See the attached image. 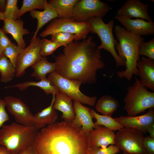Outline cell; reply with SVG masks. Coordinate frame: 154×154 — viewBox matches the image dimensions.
<instances>
[{
  "instance_id": "obj_42",
  "label": "cell",
  "mask_w": 154,
  "mask_h": 154,
  "mask_svg": "<svg viewBox=\"0 0 154 154\" xmlns=\"http://www.w3.org/2000/svg\"><path fill=\"white\" fill-rule=\"evenodd\" d=\"M149 134L150 136L151 137L154 138V125L150 126L148 128L147 131Z\"/></svg>"
},
{
  "instance_id": "obj_32",
  "label": "cell",
  "mask_w": 154,
  "mask_h": 154,
  "mask_svg": "<svg viewBox=\"0 0 154 154\" xmlns=\"http://www.w3.org/2000/svg\"><path fill=\"white\" fill-rule=\"evenodd\" d=\"M51 40L53 42L62 44L64 46L71 42L78 41L77 36L74 34L59 32L51 35Z\"/></svg>"
},
{
  "instance_id": "obj_9",
  "label": "cell",
  "mask_w": 154,
  "mask_h": 154,
  "mask_svg": "<svg viewBox=\"0 0 154 154\" xmlns=\"http://www.w3.org/2000/svg\"><path fill=\"white\" fill-rule=\"evenodd\" d=\"M143 134L141 131L124 127L115 134V145L127 154H147L143 145Z\"/></svg>"
},
{
  "instance_id": "obj_41",
  "label": "cell",
  "mask_w": 154,
  "mask_h": 154,
  "mask_svg": "<svg viewBox=\"0 0 154 154\" xmlns=\"http://www.w3.org/2000/svg\"><path fill=\"white\" fill-rule=\"evenodd\" d=\"M7 1L0 0V11L3 13L4 12L6 5L7 4Z\"/></svg>"
},
{
  "instance_id": "obj_37",
  "label": "cell",
  "mask_w": 154,
  "mask_h": 154,
  "mask_svg": "<svg viewBox=\"0 0 154 154\" xmlns=\"http://www.w3.org/2000/svg\"><path fill=\"white\" fill-rule=\"evenodd\" d=\"M5 104L4 100L0 99V129L4 123L10 120L5 109Z\"/></svg>"
},
{
  "instance_id": "obj_38",
  "label": "cell",
  "mask_w": 154,
  "mask_h": 154,
  "mask_svg": "<svg viewBox=\"0 0 154 154\" xmlns=\"http://www.w3.org/2000/svg\"><path fill=\"white\" fill-rule=\"evenodd\" d=\"M12 42L0 28V48L3 51Z\"/></svg>"
},
{
  "instance_id": "obj_39",
  "label": "cell",
  "mask_w": 154,
  "mask_h": 154,
  "mask_svg": "<svg viewBox=\"0 0 154 154\" xmlns=\"http://www.w3.org/2000/svg\"><path fill=\"white\" fill-rule=\"evenodd\" d=\"M19 154H36L34 145L23 150Z\"/></svg>"
},
{
  "instance_id": "obj_13",
  "label": "cell",
  "mask_w": 154,
  "mask_h": 154,
  "mask_svg": "<svg viewBox=\"0 0 154 154\" xmlns=\"http://www.w3.org/2000/svg\"><path fill=\"white\" fill-rule=\"evenodd\" d=\"M149 6L140 0H127L117 10L116 15L129 19L139 18L152 21L148 13Z\"/></svg>"
},
{
  "instance_id": "obj_21",
  "label": "cell",
  "mask_w": 154,
  "mask_h": 154,
  "mask_svg": "<svg viewBox=\"0 0 154 154\" xmlns=\"http://www.w3.org/2000/svg\"><path fill=\"white\" fill-rule=\"evenodd\" d=\"M53 108L62 112L64 121L71 122L75 118L72 100L62 92H59L55 94Z\"/></svg>"
},
{
  "instance_id": "obj_44",
  "label": "cell",
  "mask_w": 154,
  "mask_h": 154,
  "mask_svg": "<svg viewBox=\"0 0 154 154\" xmlns=\"http://www.w3.org/2000/svg\"><path fill=\"white\" fill-rule=\"evenodd\" d=\"M3 50L1 49L0 48V58L3 55Z\"/></svg>"
},
{
  "instance_id": "obj_11",
  "label": "cell",
  "mask_w": 154,
  "mask_h": 154,
  "mask_svg": "<svg viewBox=\"0 0 154 154\" xmlns=\"http://www.w3.org/2000/svg\"><path fill=\"white\" fill-rule=\"evenodd\" d=\"M42 42L39 37L31 39L29 46L21 51L17 62L16 76L19 77L23 75L27 68L31 67L42 58L40 54Z\"/></svg>"
},
{
  "instance_id": "obj_5",
  "label": "cell",
  "mask_w": 154,
  "mask_h": 154,
  "mask_svg": "<svg viewBox=\"0 0 154 154\" xmlns=\"http://www.w3.org/2000/svg\"><path fill=\"white\" fill-rule=\"evenodd\" d=\"M124 109L128 116H133L154 107V92L149 91L136 78L133 85L127 88L123 99Z\"/></svg>"
},
{
  "instance_id": "obj_20",
  "label": "cell",
  "mask_w": 154,
  "mask_h": 154,
  "mask_svg": "<svg viewBox=\"0 0 154 154\" xmlns=\"http://www.w3.org/2000/svg\"><path fill=\"white\" fill-rule=\"evenodd\" d=\"M55 95H52L50 105L35 115L33 121V126L37 130L44 127L45 126L56 122L58 116L56 110L53 108L55 99Z\"/></svg>"
},
{
  "instance_id": "obj_2",
  "label": "cell",
  "mask_w": 154,
  "mask_h": 154,
  "mask_svg": "<svg viewBox=\"0 0 154 154\" xmlns=\"http://www.w3.org/2000/svg\"><path fill=\"white\" fill-rule=\"evenodd\" d=\"M33 145L36 154H89L87 135L70 122L48 125L38 132Z\"/></svg>"
},
{
  "instance_id": "obj_23",
  "label": "cell",
  "mask_w": 154,
  "mask_h": 154,
  "mask_svg": "<svg viewBox=\"0 0 154 154\" xmlns=\"http://www.w3.org/2000/svg\"><path fill=\"white\" fill-rule=\"evenodd\" d=\"M78 0H50L48 2L56 12L58 18L73 19L74 7Z\"/></svg>"
},
{
  "instance_id": "obj_8",
  "label": "cell",
  "mask_w": 154,
  "mask_h": 154,
  "mask_svg": "<svg viewBox=\"0 0 154 154\" xmlns=\"http://www.w3.org/2000/svg\"><path fill=\"white\" fill-rule=\"evenodd\" d=\"M61 32L74 34L77 36L78 41L83 40L90 32V26L88 22H78L73 19L57 18L52 20L39 35L44 38Z\"/></svg>"
},
{
  "instance_id": "obj_3",
  "label": "cell",
  "mask_w": 154,
  "mask_h": 154,
  "mask_svg": "<svg viewBox=\"0 0 154 154\" xmlns=\"http://www.w3.org/2000/svg\"><path fill=\"white\" fill-rule=\"evenodd\" d=\"M116 37L119 42L115 46L120 58L125 64V69L118 71L117 74L120 78H125L130 81L133 75L137 76L136 64L140 59L138 48L144 38L127 31L124 27L117 25L114 27Z\"/></svg>"
},
{
  "instance_id": "obj_26",
  "label": "cell",
  "mask_w": 154,
  "mask_h": 154,
  "mask_svg": "<svg viewBox=\"0 0 154 154\" xmlns=\"http://www.w3.org/2000/svg\"><path fill=\"white\" fill-rule=\"evenodd\" d=\"M118 101L109 95L102 96L96 105V110L102 115L111 116L119 107Z\"/></svg>"
},
{
  "instance_id": "obj_35",
  "label": "cell",
  "mask_w": 154,
  "mask_h": 154,
  "mask_svg": "<svg viewBox=\"0 0 154 154\" xmlns=\"http://www.w3.org/2000/svg\"><path fill=\"white\" fill-rule=\"evenodd\" d=\"M120 150L115 145H111L105 148L89 147V154H117Z\"/></svg>"
},
{
  "instance_id": "obj_28",
  "label": "cell",
  "mask_w": 154,
  "mask_h": 154,
  "mask_svg": "<svg viewBox=\"0 0 154 154\" xmlns=\"http://www.w3.org/2000/svg\"><path fill=\"white\" fill-rule=\"evenodd\" d=\"M0 73L1 81L3 82L11 81L15 76V68L3 55L0 58Z\"/></svg>"
},
{
  "instance_id": "obj_22",
  "label": "cell",
  "mask_w": 154,
  "mask_h": 154,
  "mask_svg": "<svg viewBox=\"0 0 154 154\" xmlns=\"http://www.w3.org/2000/svg\"><path fill=\"white\" fill-rule=\"evenodd\" d=\"M30 15L37 20L36 29L32 39H35L41 28L46 23L58 17V15L53 8L48 2L46 4L42 11L35 10L30 11Z\"/></svg>"
},
{
  "instance_id": "obj_31",
  "label": "cell",
  "mask_w": 154,
  "mask_h": 154,
  "mask_svg": "<svg viewBox=\"0 0 154 154\" xmlns=\"http://www.w3.org/2000/svg\"><path fill=\"white\" fill-rule=\"evenodd\" d=\"M23 49L11 42L4 50L3 54L15 68L18 56Z\"/></svg>"
},
{
  "instance_id": "obj_43",
  "label": "cell",
  "mask_w": 154,
  "mask_h": 154,
  "mask_svg": "<svg viewBox=\"0 0 154 154\" xmlns=\"http://www.w3.org/2000/svg\"><path fill=\"white\" fill-rule=\"evenodd\" d=\"M0 20H3L4 21V19L3 17V13H2L0 11Z\"/></svg>"
},
{
  "instance_id": "obj_6",
  "label": "cell",
  "mask_w": 154,
  "mask_h": 154,
  "mask_svg": "<svg viewBox=\"0 0 154 154\" xmlns=\"http://www.w3.org/2000/svg\"><path fill=\"white\" fill-rule=\"evenodd\" d=\"M90 28V32L96 34L100 38L101 44L97 47L100 50L103 49L110 53L114 58L117 67L125 66L124 62L119 57L115 48L118 42L114 37L113 30L114 27V21H110L105 23L103 18L94 17L88 21Z\"/></svg>"
},
{
  "instance_id": "obj_7",
  "label": "cell",
  "mask_w": 154,
  "mask_h": 154,
  "mask_svg": "<svg viewBox=\"0 0 154 154\" xmlns=\"http://www.w3.org/2000/svg\"><path fill=\"white\" fill-rule=\"evenodd\" d=\"M47 78L56 87L59 92L64 94L72 100L90 106L95 104L97 100L96 96H87L80 91V87L82 84L81 82L64 77L56 71L50 74Z\"/></svg>"
},
{
  "instance_id": "obj_17",
  "label": "cell",
  "mask_w": 154,
  "mask_h": 154,
  "mask_svg": "<svg viewBox=\"0 0 154 154\" xmlns=\"http://www.w3.org/2000/svg\"><path fill=\"white\" fill-rule=\"evenodd\" d=\"M115 134L113 131L101 125L95 126L87 135L90 147L105 148L115 144Z\"/></svg>"
},
{
  "instance_id": "obj_4",
  "label": "cell",
  "mask_w": 154,
  "mask_h": 154,
  "mask_svg": "<svg viewBox=\"0 0 154 154\" xmlns=\"http://www.w3.org/2000/svg\"><path fill=\"white\" fill-rule=\"evenodd\" d=\"M38 131L33 126L13 122L3 125L0 129V145L4 146L13 154L33 145Z\"/></svg>"
},
{
  "instance_id": "obj_10",
  "label": "cell",
  "mask_w": 154,
  "mask_h": 154,
  "mask_svg": "<svg viewBox=\"0 0 154 154\" xmlns=\"http://www.w3.org/2000/svg\"><path fill=\"white\" fill-rule=\"evenodd\" d=\"M110 8L108 4L99 0H78L74 9L73 19L84 22L94 17L103 18Z\"/></svg>"
},
{
  "instance_id": "obj_40",
  "label": "cell",
  "mask_w": 154,
  "mask_h": 154,
  "mask_svg": "<svg viewBox=\"0 0 154 154\" xmlns=\"http://www.w3.org/2000/svg\"><path fill=\"white\" fill-rule=\"evenodd\" d=\"M0 154H13L5 146L0 145Z\"/></svg>"
},
{
  "instance_id": "obj_1",
  "label": "cell",
  "mask_w": 154,
  "mask_h": 154,
  "mask_svg": "<svg viewBox=\"0 0 154 154\" xmlns=\"http://www.w3.org/2000/svg\"><path fill=\"white\" fill-rule=\"evenodd\" d=\"M89 36L82 41H73L64 46L62 52L54 57L56 72L67 79L83 84L96 83L97 71L103 68L100 50Z\"/></svg>"
},
{
  "instance_id": "obj_18",
  "label": "cell",
  "mask_w": 154,
  "mask_h": 154,
  "mask_svg": "<svg viewBox=\"0 0 154 154\" xmlns=\"http://www.w3.org/2000/svg\"><path fill=\"white\" fill-rule=\"evenodd\" d=\"M137 75L141 84L154 91V61L143 56L136 64Z\"/></svg>"
},
{
  "instance_id": "obj_16",
  "label": "cell",
  "mask_w": 154,
  "mask_h": 154,
  "mask_svg": "<svg viewBox=\"0 0 154 154\" xmlns=\"http://www.w3.org/2000/svg\"><path fill=\"white\" fill-rule=\"evenodd\" d=\"M73 104L75 117L71 123L75 126L80 128L82 132L87 135L95 126L93 121V117L90 112V108L77 101H74Z\"/></svg>"
},
{
  "instance_id": "obj_14",
  "label": "cell",
  "mask_w": 154,
  "mask_h": 154,
  "mask_svg": "<svg viewBox=\"0 0 154 154\" xmlns=\"http://www.w3.org/2000/svg\"><path fill=\"white\" fill-rule=\"evenodd\" d=\"M114 119L124 127L134 129L144 133L150 126L154 125V110L149 109L144 114L139 116H121Z\"/></svg>"
},
{
  "instance_id": "obj_30",
  "label": "cell",
  "mask_w": 154,
  "mask_h": 154,
  "mask_svg": "<svg viewBox=\"0 0 154 154\" xmlns=\"http://www.w3.org/2000/svg\"><path fill=\"white\" fill-rule=\"evenodd\" d=\"M17 0H7L3 13L4 20H15L18 19L19 9L17 7Z\"/></svg>"
},
{
  "instance_id": "obj_36",
  "label": "cell",
  "mask_w": 154,
  "mask_h": 154,
  "mask_svg": "<svg viewBox=\"0 0 154 154\" xmlns=\"http://www.w3.org/2000/svg\"><path fill=\"white\" fill-rule=\"evenodd\" d=\"M143 145L147 154H154V138L150 136L144 137Z\"/></svg>"
},
{
  "instance_id": "obj_34",
  "label": "cell",
  "mask_w": 154,
  "mask_h": 154,
  "mask_svg": "<svg viewBox=\"0 0 154 154\" xmlns=\"http://www.w3.org/2000/svg\"><path fill=\"white\" fill-rule=\"evenodd\" d=\"M138 53L139 56H147L154 60V38L148 42H141L139 47Z\"/></svg>"
},
{
  "instance_id": "obj_24",
  "label": "cell",
  "mask_w": 154,
  "mask_h": 154,
  "mask_svg": "<svg viewBox=\"0 0 154 154\" xmlns=\"http://www.w3.org/2000/svg\"><path fill=\"white\" fill-rule=\"evenodd\" d=\"M31 67L34 70L31 76L39 80L46 78L47 74L56 71L57 69L56 63L49 62L45 57H42Z\"/></svg>"
},
{
  "instance_id": "obj_15",
  "label": "cell",
  "mask_w": 154,
  "mask_h": 154,
  "mask_svg": "<svg viewBox=\"0 0 154 154\" xmlns=\"http://www.w3.org/2000/svg\"><path fill=\"white\" fill-rule=\"evenodd\" d=\"M114 17L126 31L135 35L141 36L154 34V23L153 21H146L140 18L133 19L116 15Z\"/></svg>"
},
{
  "instance_id": "obj_29",
  "label": "cell",
  "mask_w": 154,
  "mask_h": 154,
  "mask_svg": "<svg viewBox=\"0 0 154 154\" xmlns=\"http://www.w3.org/2000/svg\"><path fill=\"white\" fill-rule=\"evenodd\" d=\"M48 1L46 0H23L19 9L18 19L26 12L35 9H44Z\"/></svg>"
},
{
  "instance_id": "obj_12",
  "label": "cell",
  "mask_w": 154,
  "mask_h": 154,
  "mask_svg": "<svg viewBox=\"0 0 154 154\" xmlns=\"http://www.w3.org/2000/svg\"><path fill=\"white\" fill-rule=\"evenodd\" d=\"M5 106L16 123L25 126H33L34 115L27 105L21 99L12 96L4 98Z\"/></svg>"
},
{
  "instance_id": "obj_45",
  "label": "cell",
  "mask_w": 154,
  "mask_h": 154,
  "mask_svg": "<svg viewBox=\"0 0 154 154\" xmlns=\"http://www.w3.org/2000/svg\"><path fill=\"white\" fill-rule=\"evenodd\" d=\"M122 154H127V153L123 152Z\"/></svg>"
},
{
  "instance_id": "obj_19",
  "label": "cell",
  "mask_w": 154,
  "mask_h": 154,
  "mask_svg": "<svg viewBox=\"0 0 154 154\" xmlns=\"http://www.w3.org/2000/svg\"><path fill=\"white\" fill-rule=\"evenodd\" d=\"M2 30L6 34L11 35L17 43V45L24 49L26 44L23 36L30 33L28 30L23 27V21L20 18L15 20H5Z\"/></svg>"
},
{
  "instance_id": "obj_27",
  "label": "cell",
  "mask_w": 154,
  "mask_h": 154,
  "mask_svg": "<svg viewBox=\"0 0 154 154\" xmlns=\"http://www.w3.org/2000/svg\"><path fill=\"white\" fill-rule=\"evenodd\" d=\"M90 112L93 118L96 120L95 126L101 125L113 131L119 130L124 127L111 116L99 114L92 109Z\"/></svg>"
},
{
  "instance_id": "obj_33",
  "label": "cell",
  "mask_w": 154,
  "mask_h": 154,
  "mask_svg": "<svg viewBox=\"0 0 154 154\" xmlns=\"http://www.w3.org/2000/svg\"><path fill=\"white\" fill-rule=\"evenodd\" d=\"M42 41L40 54L42 57L52 54L57 48L63 46L62 44L45 38L42 39Z\"/></svg>"
},
{
  "instance_id": "obj_25",
  "label": "cell",
  "mask_w": 154,
  "mask_h": 154,
  "mask_svg": "<svg viewBox=\"0 0 154 154\" xmlns=\"http://www.w3.org/2000/svg\"><path fill=\"white\" fill-rule=\"evenodd\" d=\"M31 86H36L42 90L46 95H55L59 90L47 78L42 79L38 82L29 81L7 87H17L20 90H24Z\"/></svg>"
}]
</instances>
